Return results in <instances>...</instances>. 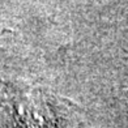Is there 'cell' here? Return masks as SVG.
<instances>
[{
  "label": "cell",
  "instance_id": "obj_1",
  "mask_svg": "<svg viewBox=\"0 0 128 128\" xmlns=\"http://www.w3.org/2000/svg\"><path fill=\"white\" fill-rule=\"evenodd\" d=\"M13 122L16 128H60L58 118L50 110L48 104L38 96L17 103Z\"/></svg>",
  "mask_w": 128,
  "mask_h": 128
}]
</instances>
